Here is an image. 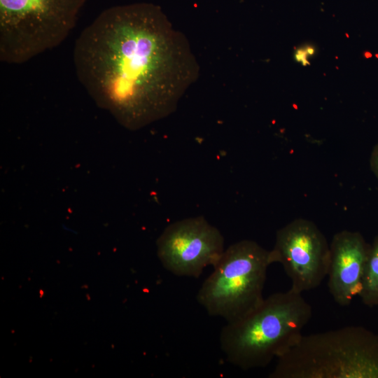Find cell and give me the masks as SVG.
<instances>
[{
  "instance_id": "obj_11",
  "label": "cell",
  "mask_w": 378,
  "mask_h": 378,
  "mask_svg": "<svg viewBox=\"0 0 378 378\" xmlns=\"http://www.w3.org/2000/svg\"><path fill=\"white\" fill-rule=\"evenodd\" d=\"M371 170L378 178V143L374 146L370 158Z\"/></svg>"
},
{
  "instance_id": "obj_8",
  "label": "cell",
  "mask_w": 378,
  "mask_h": 378,
  "mask_svg": "<svg viewBox=\"0 0 378 378\" xmlns=\"http://www.w3.org/2000/svg\"><path fill=\"white\" fill-rule=\"evenodd\" d=\"M370 246L358 232L342 230L333 236L328 287L339 305L347 306L358 296Z\"/></svg>"
},
{
  "instance_id": "obj_3",
  "label": "cell",
  "mask_w": 378,
  "mask_h": 378,
  "mask_svg": "<svg viewBox=\"0 0 378 378\" xmlns=\"http://www.w3.org/2000/svg\"><path fill=\"white\" fill-rule=\"evenodd\" d=\"M270 378H378V334L350 326L302 335Z\"/></svg>"
},
{
  "instance_id": "obj_10",
  "label": "cell",
  "mask_w": 378,
  "mask_h": 378,
  "mask_svg": "<svg viewBox=\"0 0 378 378\" xmlns=\"http://www.w3.org/2000/svg\"><path fill=\"white\" fill-rule=\"evenodd\" d=\"M314 48L312 46L307 47L306 49H298L295 53V59L297 62L305 64L307 63V57L314 55Z\"/></svg>"
},
{
  "instance_id": "obj_6",
  "label": "cell",
  "mask_w": 378,
  "mask_h": 378,
  "mask_svg": "<svg viewBox=\"0 0 378 378\" xmlns=\"http://www.w3.org/2000/svg\"><path fill=\"white\" fill-rule=\"evenodd\" d=\"M270 256L272 264L282 265L290 288L302 293L319 286L327 276L330 244L315 223L297 218L277 230Z\"/></svg>"
},
{
  "instance_id": "obj_4",
  "label": "cell",
  "mask_w": 378,
  "mask_h": 378,
  "mask_svg": "<svg viewBox=\"0 0 378 378\" xmlns=\"http://www.w3.org/2000/svg\"><path fill=\"white\" fill-rule=\"evenodd\" d=\"M86 0H0V60L22 64L59 46Z\"/></svg>"
},
{
  "instance_id": "obj_1",
  "label": "cell",
  "mask_w": 378,
  "mask_h": 378,
  "mask_svg": "<svg viewBox=\"0 0 378 378\" xmlns=\"http://www.w3.org/2000/svg\"><path fill=\"white\" fill-rule=\"evenodd\" d=\"M73 56L88 94L130 130L172 114L200 76L188 39L151 3L102 11L76 39Z\"/></svg>"
},
{
  "instance_id": "obj_5",
  "label": "cell",
  "mask_w": 378,
  "mask_h": 378,
  "mask_svg": "<svg viewBox=\"0 0 378 378\" xmlns=\"http://www.w3.org/2000/svg\"><path fill=\"white\" fill-rule=\"evenodd\" d=\"M270 251L253 240L235 242L224 250L197 294L209 315L237 321L264 299Z\"/></svg>"
},
{
  "instance_id": "obj_7",
  "label": "cell",
  "mask_w": 378,
  "mask_h": 378,
  "mask_svg": "<svg viewBox=\"0 0 378 378\" xmlns=\"http://www.w3.org/2000/svg\"><path fill=\"white\" fill-rule=\"evenodd\" d=\"M224 237L203 216L169 224L157 241L158 256L163 267L178 276L198 278L222 255Z\"/></svg>"
},
{
  "instance_id": "obj_9",
  "label": "cell",
  "mask_w": 378,
  "mask_h": 378,
  "mask_svg": "<svg viewBox=\"0 0 378 378\" xmlns=\"http://www.w3.org/2000/svg\"><path fill=\"white\" fill-rule=\"evenodd\" d=\"M358 297L367 306H378V235L370 246Z\"/></svg>"
},
{
  "instance_id": "obj_2",
  "label": "cell",
  "mask_w": 378,
  "mask_h": 378,
  "mask_svg": "<svg viewBox=\"0 0 378 378\" xmlns=\"http://www.w3.org/2000/svg\"><path fill=\"white\" fill-rule=\"evenodd\" d=\"M312 316V308L302 293L291 288L273 293L223 326L220 349L230 363L244 370L265 367L299 342Z\"/></svg>"
}]
</instances>
